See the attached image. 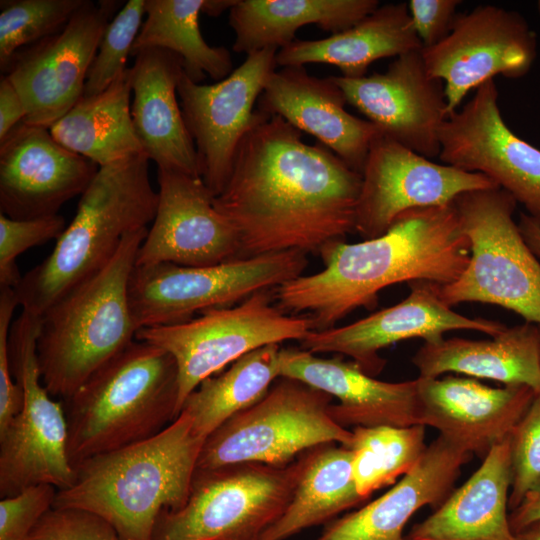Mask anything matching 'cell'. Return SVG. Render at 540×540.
Returning <instances> with one entry per match:
<instances>
[{"label": "cell", "mask_w": 540, "mask_h": 540, "mask_svg": "<svg viewBox=\"0 0 540 540\" xmlns=\"http://www.w3.org/2000/svg\"><path fill=\"white\" fill-rule=\"evenodd\" d=\"M362 175L278 115L255 109L229 178L213 198L234 227L239 259L299 250L318 252L355 231Z\"/></svg>", "instance_id": "6da1fadb"}, {"label": "cell", "mask_w": 540, "mask_h": 540, "mask_svg": "<svg viewBox=\"0 0 540 540\" xmlns=\"http://www.w3.org/2000/svg\"><path fill=\"white\" fill-rule=\"evenodd\" d=\"M319 253L323 270L284 283L276 298L281 310L308 312L314 330H325L359 307H375L388 286L456 281L468 265L470 242L451 203L407 211L379 237L334 241Z\"/></svg>", "instance_id": "7a4b0ae2"}, {"label": "cell", "mask_w": 540, "mask_h": 540, "mask_svg": "<svg viewBox=\"0 0 540 540\" xmlns=\"http://www.w3.org/2000/svg\"><path fill=\"white\" fill-rule=\"evenodd\" d=\"M205 439L181 412L158 434L90 457L57 491L53 508H79L110 523L122 540H153L158 517L188 500Z\"/></svg>", "instance_id": "3957f363"}, {"label": "cell", "mask_w": 540, "mask_h": 540, "mask_svg": "<svg viewBox=\"0 0 540 540\" xmlns=\"http://www.w3.org/2000/svg\"><path fill=\"white\" fill-rule=\"evenodd\" d=\"M145 153L98 168L51 254L13 288L22 310L42 315L68 290L102 268L130 232L147 228L157 206Z\"/></svg>", "instance_id": "277c9868"}, {"label": "cell", "mask_w": 540, "mask_h": 540, "mask_svg": "<svg viewBox=\"0 0 540 540\" xmlns=\"http://www.w3.org/2000/svg\"><path fill=\"white\" fill-rule=\"evenodd\" d=\"M148 228L128 233L110 260L41 315L37 358L53 397L71 396L135 340L129 282Z\"/></svg>", "instance_id": "5b68a950"}, {"label": "cell", "mask_w": 540, "mask_h": 540, "mask_svg": "<svg viewBox=\"0 0 540 540\" xmlns=\"http://www.w3.org/2000/svg\"><path fill=\"white\" fill-rule=\"evenodd\" d=\"M62 402L75 468L90 457L146 440L179 416L175 360L135 339Z\"/></svg>", "instance_id": "8992f818"}, {"label": "cell", "mask_w": 540, "mask_h": 540, "mask_svg": "<svg viewBox=\"0 0 540 540\" xmlns=\"http://www.w3.org/2000/svg\"><path fill=\"white\" fill-rule=\"evenodd\" d=\"M517 202L493 188L459 195L453 205L470 242L460 277L441 287L444 302L497 305L540 327V260L513 219Z\"/></svg>", "instance_id": "52a82bcc"}, {"label": "cell", "mask_w": 540, "mask_h": 540, "mask_svg": "<svg viewBox=\"0 0 540 540\" xmlns=\"http://www.w3.org/2000/svg\"><path fill=\"white\" fill-rule=\"evenodd\" d=\"M332 399L301 381L279 377L260 401L205 439L196 471L242 463L283 466L319 445L349 447L352 430L330 416Z\"/></svg>", "instance_id": "ba28073f"}, {"label": "cell", "mask_w": 540, "mask_h": 540, "mask_svg": "<svg viewBox=\"0 0 540 540\" xmlns=\"http://www.w3.org/2000/svg\"><path fill=\"white\" fill-rule=\"evenodd\" d=\"M40 324V315L22 310L10 328V365L24 403L21 412L0 431L1 498L40 484L65 490L75 480L63 402L54 400L41 381L37 358Z\"/></svg>", "instance_id": "9c48e42d"}, {"label": "cell", "mask_w": 540, "mask_h": 540, "mask_svg": "<svg viewBox=\"0 0 540 540\" xmlns=\"http://www.w3.org/2000/svg\"><path fill=\"white\" fill-rule=\"evenodd\" d=\"M305 252L288 250L190 267L172 263L135 266L129 282V303L137 331L174 325L196 313L229 307L252 294L278 288L301 276Z\"/></svg>", "instance_id": "30bf717a"}, {"label": "cell", "mask_w": 540, "mask_h": 540, "mask_svg": "<svg viewBox=\"0 0 540 540\" xmlns=\"http://www.w3.org/2000/svg\"><path fill=\"white\" fill-rule=\"evenodd\" d=\"M299 472V457L195 471L187 502L160 514L153 540H258L285 510Z\"/></svg>", "instance_id": "8fae6325"}, {"label": "cell", "mask_w": 540, "mask_h": 540, "mask_svg": "<svg viewBox=\"0 0 540 540\" xmlns=\"http://www.w3.org/2000/svg\"><path fill=\"white\" fill-rule=\"evenodd\" d=\"M314 330L309 316H291L272 304L269 290L234 307L215 308L187 322L141 328L135 339L157 346L175 360L178 412L205 379L258 348L298 340Z\"/></svg>", "instance_id": "7c38bea8"}, {"label": "cell", "mask_w": 540, "mask_h": 540, "mask_svg": "<svg viewBox=\"0 0 540 540\" xmlns=\"http://www.w3.org/2000/svg\"><path fill=\"white\" fill-rule=\"evenodd\" d=\"M421 54L429 74L444 83L450 116L470 90L495 76H525L535 61L537 41L520 13L484 4L458 13L449 34Z\"/></svg>", "instance_id": "4fadbf2b"}, {"label": "cell", "mask_w": 540, "mask_h": 540, "mask_svg": "<svg viewBox=\"0 0 540 540\" xmlns=\"http://www.w3.org/2000/svg\"><path fill=\"white\" fill-rule=\"evenodd\" d=\"M355 210V231L383 235L401 214L453 203L461 194L499 188L487 176L435 163L380 133L371 143Z\"/></svg>", "instance_id": "5bb4252c"}, {"label": "cell", "mask_w": 540, "mask_h": 540, "mask_svg": "<svg viewBox=\"0 0 540 540\" xmlns=\"http://www.w3.org/2000/svg\"><path fill=\"white\" fill-rule=\"evenodd\" d=\"M439 141L442 163L487 176L540 225V149L505 123L494 79L446 119Z\"/></svg>", "instance_id": "9a60e30c"}, {"label": "cell", "mask_w": 540, "mask_h": 540, "mask_svg": "<svg viewBox=\"0 0 540 540\" xmlns=\"http://www.w3.org/2000/svg\"><path fill=\"white\" fill-rule=\"evenodd\" d=\"M117 7L116 1L86 0L61 31L15 55L6 76L24 102L23 122L50 128L79 101Z\"/></svg>", "instance_id": "2e32d148"}, {"label": "cell", "mask_w": 540, "mask_h": 540, "mask_svg": "<svg viewBox=\"0 0 540 540\" xmlns=\"http://www.w3.org/2000/svg\"><path fill=\"white\" fill-rule=\"evenodd\" d=\"M275 48L246 56L226 78L214 84L192 81L185 72L177 95L194 141L200 177L213 194L223 190L236 150L252 125L254 104L276 70Z\"/></svg>", "instance_id": "e0dca14e"}, {"label": "cell", "mask_w": 540, "mask_h": 540, "mask_svg": "<svg viewBox=\"0 0 540 540\" xmlns=\"http://www.w3.org/2000/svg\"><path fill=\"white\" fill-rule=\"evenodd\" d=\"M408 285V296L396 305L345 326L312 330L300 341V348L314 354L348 356L373 376L385 365L379 351L397 342L421 338L425 343H435L452 330H475L495 336L506 329L501 322L469 318L452 310L441 297L440 284L416 280Z\"/></svg>", "instance_id": "ac0fdd59"}, {"label": "cell", "mask_w": 540, "mask_h": 540, "mask_svg": "<svg viewBox=\"0 0 540 540\" xmlns=\"http://www.w3.org/2000/svg\"><path fill=\"white\" fill-rule=\"evenodd\" d=\"M330 78L383 135L428 159L439 157V133L449 117L444 83L429 74L421 50L396 57L383 73Z\"/></svg>", "instance_id": "d6986e66"}, {"label": "cell", "mask_w": 540, "mask_h": 540, "mask_svg": "<svg viewBox=\"0 0 540 540\" xmlns=\"http://www.w3.org/2000/svg\"><path fill=\"white\" fill-rule=\"evenodd\" d=\"M158 206L135 266L172 263L203 267L239 259L234 227L215 209L201 177L157 169Z\"/></svg>", "instance_id": "ffe728a7"}, {"label": "cell", "mask_w": 540, "mask_h": 540, "mask_svg": "<svg viewBox=\"0 0 540 540\" xmlns=\"http://www.w3.org/2000/svg\"><path fill=\"white\" fill-rule=\"evenodd\" d=\"M97 170L56 141L49 128L22 121L0 141V213L15 220L58 214Z\"/></svg>", "instance_id": "44dd1931"}, {"label": "cell", "mask_w": 540, "mask_h": 540, "mask_svg": "<svg viewBox=\"0 0 540 540\" xmlns=\"http://www.w3.org/2000/svg\"><path fill=\"white\" fill-rule=\"evenodd\" d=\"M416 381L418 424L482 458L510 436L536 394L524 385L495 388L456 376Z\"/></svg>", "instance_id": "7402d4cb"}, {"label": "cell", "mask_w": 540, "mask_h": 540, "mask_svg": "<svg viewBox=\"0 0 540 540\" xmlns=\"http://www.w3.org/2000/svg\"><path fill=\"white\" fill-rule=\"evenodd\" d=\"M279 372L336 398L329 413L344 428L419 425L416 379L381 381L353 361L322 358L295 347L280 349Z\"/></svg>", "instance_id": "603a6c76"}, {"label": "cell", "mask_w": 540, "mask_h": 540, "mask_svg": "<svg viewBox=\"0 0 540 540\" xmlns=\"http://www.w3.org/2000/svg\"><path fill=\"white\" fill-rule=\"evenodd\" d=\"M257 102L259 111L278 115L314 136L360 174L372 141L381 133L370 121L346 111V98L330 76H312L304 66L275 70Z\"/></svg>", "instance_id": "cb8c5ba5"}, {"label": "cell", "mask_w": 540, "mask_h": 540, "mask_svg": "<svg viewBox=\"0 0 540 540\" xmlns=\"http://www.w3.org/2000/svg\"><path fill=\"white\" fill-rule=\"evenodd\" d=\"M472 454L439 435L416 465L380 497L327 523L316 540H405L403 530L422 507H438L453 491Z\"/></svg>", "instance_id": "d4e9b609"}, {"label": "cell", "mask_w": 540, "mask_h": 540, "mask_svg": "<svg viewBox=\"0 0 540 540\" xmlns=\"http://www.w3.org/2000/svg\"><path fill=\"white\" fill-rule=\"evenodd\" d=\"M134 56L129 68L131 117L143 152L158 168L200 177L195 144L177 98L182 59L159 48Z\"/></svg>", "instance_id": "484cf974"}, {"label": "cell", "mask_w": 540, "mask_h": 540, "mask_svg": "<svg viewBox=\"0 0 540 540\" xmlns=\"http://www.w3.org/2000/svg\"><path fill=\"white\" fill-rule=\"evenodd\" d=\"M512 484L509 437L437 509L410 530L408 540H517L508 515Z\"/></svg>", "instance_id": "4316f807"}, {"label": "cell", "mask_w": 540, "mask_h": 540, "mask_svg": "<svg viewBox=\"0 0 540 540\" xmlns=\"http://www.w3.org/2000/svg\"><path fill=\"white\" fill-rule=\"evenodd\" d=\"M419 377L445 373L524 385L540 392V327L525 322L506 327L491 339L452 337L424 343L412 358Z\"/></svg>", "instance_id": "83f0119b"}, {"label": "cell", "mask_w": 540, "mask_h": 540, "mask_svg": "<svg viewBox=\"0 0 540 540\" xmlns=\"http://www.w3.org/2000/svg\"><path fill=\"white\" fill-rule=\"evenodd\" d=\"M423 46L414 29L408 4L379 5L352 27L319 40H294L276 53L279 67L310 63L334 65L348 78L366 75L368 67Z\"/></svg>", "instance_id": "f1b7e54d"}, {"label": "cell", "mask_w": 540, "mask_h": 540, "mask_svg": "<svg viewBox=\"0 0 540 540\" xmlns=\"http://www.w3.org/2000/svg\"><path fill=\"white\" fill-rule=\"evenodd\" d=\"M377 0H237L229 11L233 51L246 55L277 50L295 40L303 26L315 24L332 34L344 31L379 7Z\"/></svg>", "instance_id": "f546056e"}, {"label": "cell", "mask_w": 540, "mask_h": 540, "mask_svg": "<svg viewBox=\"0 0 540 540\" xmlns=\"http://www.w3.org/2000/svg\"><path fill=\"white\" fill-rule=\"evenodd\" d=\"M300 472L281 516L258 540H288L325 523L362 501L352 475L351 450L337 443L314 447L299 456Z\"/></svg>", "instance_id": "4dcf8cb0"}, {"label": "cell", "mask_w": 540, "mask_h": 540, "mask_svg": "<svg viewBox=\"0 0 540 540\" xmlns=\"http://www.w3.org/2000/svg\"><path fill=\"white\" fill-rule=\"evenodd\" d=\"M129 68L106 90L79 101L50 128L65 148L97 166L144 153L131 117Z\"/></svg>", "instance_id": "1f68e13d"}, {"label": "cell", "mask_w": 540, "mask_h": 540, "mask_svg": "<svg viewBox=\"0 0 540 540\" xmlns=\"http://www.w3.org/2000/svg\"><path fill=\"white\" fill-rule=\"evenodd\" d=\"M279 344L253 350L218 375L204 381L186 398L181 412L192 420L195 434L206 439L229 418L260 401L280 377Z\"/></svg>", "instance_id": "d6a6232c"}, {"label": "cell", "mask_w": 540, "mask_h": 540, "mask_svg": "<svg viewBox=\"0 0 540 540\" xmlns=\"http://www.w3.org/2000/svg\"><path fill=\"white\" fill-rule=\"evenodd\" d=\"M204 0H146L141 29L131 55L159 48L177 54L185 74L195 83L206 76L221 81L234 69L225 47L210 46L203 38L199 16Z\"/></svg>", "instance_id": "836d02e7"}, {"label": "cell", "mask_w": 540, "mask_h": 540, "mask_svg": "<svg viewBox=\"0 0 540 540\" xmlns=\"http://www.w3.org/2000/svg\"><path fill=\"white\" fill-rule=\"evenodd\" d=\"M425 426L355 427L348 447L359 496L365 500L374 491L394 484L408 473L427 448Z\"/></svg>", "instance_id": "e575fe53"}, {"label": "cell", "mask_w": 540, "mask_h": 540, "mask_svg": "<svg viewBox=\"0 0 540 540\" xmlns=\"http://www.w3.org/2000/svg\"><path fill=\"white\" fill-rule=\"evenodd\" d=\"M86 0H1L0 67L7 71L19 49L61 31Z\"/></svg>", "instance_id": "d590c367"}, {"label": "cell", "mask_w": 540, "mask_h": 540, "mask_svg": "<svg viewBox=\"0 0 540 540\" xmlns=\"http://www.w3.org/2000/svg\"><path fill=\"white\" fill-rule=\"evenodd\" d=\"M146 0H129L109 22L85 82L84 97L106 90L126 71V62L143 24Z\"/></svg>", "instance_id": "8d00e7d4"}, {"label": "cell", "mask_w": 540, "mask_h": 540, "mask_svg": "<svg viewBox=\"0 0 540 540\" xmlns=\"http://www.w3.org/2000/svg\"><path fill=\"white\" fill-rule=\"evenodd\" d=\"M60 214L15 220L0 213V287L15 288L22 276L16 258L26 250L58 239L66 228Z\"/></svg>", "instance_id": "74e56055"}, {"label": "cell", "mask_w": 540, "mask_h": 540, "mask_svg": "<svg viewBox=\"0 0 540 540\" xmlns=\"http://www.w3.org/2000/svg\"><path fill=\"white\" fill-rule=\"evenodd\" d=\"M509 439L512 462L509 506L514 509L540 483V392L535 394Z\"/></svg>", "instance_id": "f35d334b"}, {"label": "cell", "mask_w": 540, "mask_h": 540, "mask_svg": "<svg viewBox=\"0 0 540 540\" xmlns=\"http://www.w3.org/2000/svg\"><path fill=\"white\" fill-rule=\"evenodd\" d=\"M27 540H122L99 515L79 508H51Z\"/></svg>", "instance_id": "ab89813d"}, {"label": "cell", "mask_w": 540, "mask_h": 540, "mask_svg": "<svg viewBox=\"0 0 540 540\" xmlns=\"http://www.w3.org/2000/svg\"><path fill=\"white\" fill-rule=\"evenodd\" d=\"M57 489L48 484L29 487L0 500V540H27L41 518L53 508Z\"/></svg>", "instance_id": "60d3db41"}, {"label": "cell", "mask_w": 540, "mask_h": 540, "mask_svg": "<svg viewBox=\"0 0 540 540\" xmlns=\"http://www.w3.org/2000/svg\"><path fill=\"white\" fill-rule=\"evenodd\" d=\"M17 306L13 288L0 287V431L21 412L24 403L9 357V333Z\"/></svg>", "instance_id": "b9f144b4"}, {"label": "cell", "mask_w": 540, "mask_h": 540, "mask_svg": "<svg viewBox=\"0 0 540 540\" xmlns=\"http://www.w3.org/2000/svg\"><path fill=\"white\" fill-rule=\"evenodd\" d=\"M461 3L460 0H410L407 3L423 48L436 45L449 34Z\"/></svg>", "instance_id": "7bdbcfd3"}, {"label": "cell", "mask_w": 540, "mask_h": 540, "mask_svg": "<svg viewBox=\"0 0 540 540\" xmlns=\"http://www.w3.org/2000/svg\"><path fill=\"white\" fill-rule=\"evenodd\" d=\"M26 117V108L17 89L5 75L0 80V141Z\"/></svg>", "instance_id": "ee69618b"}, {"label": "cell", "mask_w": 540, "mask_h": 540, "mask_svg": "<svg viewBox=\"0 0 540 540\" xmlns=\"http://www.w3.org/2000/svg\"><path fill=\"white\" fill-rule=\"evenodd\" d=\"M509 518L515 534L540 523V483L524 496Z\"/></svg>", "instance_id": "f6af8a7d"}, {"label": "cell", "mask_w": 540, "mask_h": 540, "mask_svg": "<svg viewBox=\"0 0 540 540\" xmlns=\"http://www.w3.org/2000/svg\"><path fill=\"white\" fill-rule=\"evenodd\" d=\"M518 227L526 244L540 260V225L526 213H521Z\"/></svg>", "instance_id": "bcb514c9"}, {"label": "cell", "mask_w": 540, "mask_h": 540, "mask_svg": "<svg viewBox=\"0 0 540 540\" xmlns=\"http://www.w3.org/2000/svg\"><path fill=\"white\" fill-rule=\"evenodd\" d=\"M236 2L237 0H204L202 13L216 17L227 10L230 11Z\"/></svg>", "instance_id": "7dc6e473"}, {"label": "cell", "mask_w": 540, "mask_h": 540, "mask_svg": "<svg viewBox=\"0 0 540 540\" xmlns=\"http://www.w3.org/2000/svg\"><path fill=\"white\" fill-rule=\"evenodd\" d=\"M517 540H540V523L534 524L516 534Z\"/></svg>", "instance_id": "c3c4849f"}, {"label": "cell", "mask_w": 540, "mask_h": 540, "mask_svg": "<svg viewBox=\"0 0 540 540\" xmlns=\"http://www.w3.org/2000/svg\"><path fill=\"white\" fill-rule=\"evenodd\" d=\"M537 10H538V14L540 16V1L537 2Z\"/></svg>", "instance_id": "681fc988"}, {"label": "cell", "mask_w": 540, "mask_h": 540, "mask_svg": "<svg viewBox=\"0 0 540 540\" xmlns=\"http://www.w3.org/2000/svg\"><path fill=\"white\" fill-rule=\"evenodd\" d=\"M405 540H408L407 538H405Z\"/></svg>", "instance_id": "f907efd6"}]
</instances>
